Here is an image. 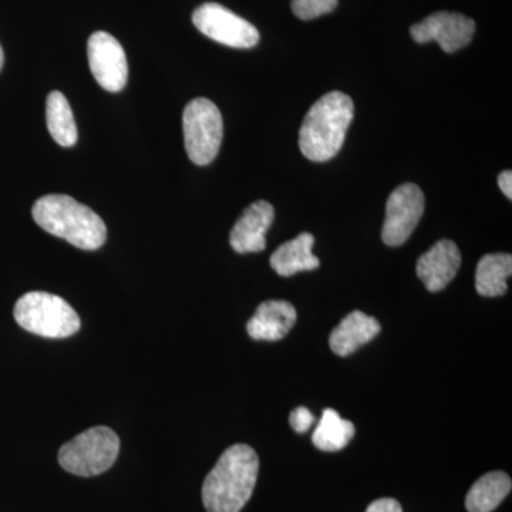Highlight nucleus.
<instances>
[{"label":"nucleus","instance_id":"ddd939ff","mask_svg":"<svg viewBox=\"0 0 512 512\" xmlns=\"http://www.w3.org/2000/svg\"><path fill=\"white\" fill-rule=\"evenodd\" d=\"M296 309L292 303L286 301H266L256 309V313L249 319L248 335L255 340L276 342L284 339L293 326H295Z\"/></svg>","mask_w":512,"mask_h":512},{"label":"nucleus","instance_id":"aec40b11","mask_svg":"<svg viewBox=\"0 0 512 512\" xmlns=\"http://www.w3.org/2000/svg\"><path fill=\"white\" fill-rule=\"evenodd\" d=\"M338 2L339 0H292L291 9L296 18L312 20L332 13Z\"/></svg>","mask_w":512,"mask_h":512},{"label":"nucleus","instance_id":"9d476101","mask_svg":"<svg viewBox=\"0 0 512 512\" xmlns=\"http://www.w3.org/2000/svg\"><path fill=\"white\" fill-rule=\"evenodd\" d=\"M476 33V22L461 13L437 12L412 26L414 42H437L446 53H456L470 45Z\"/></svg>","mask_w":512,"mask_h":512},{"label":"nucleus","instance_id":"423d86ee","mask_svg":"<svg viewBox=\"0 0 512 512\" xmlns=\"http://www.w3.org/2000/svg\"><path fill=\"white\" fill-rule=\"evenodd\" d=\"M184 143L188 157L197 165H208L220 153L224 121L220 109L208 99H194L183 114Z\"/></svg>","mask_w":512,"mask_h":512},{"label":"nucleus","instance_id":"f257e3e1","mask_svg":"<svg viewBox=\"0 0 512 512\" xmlns=\"http://www.w3.org/2000/svg\"><path fill=\"white\" fill-rule=\"evenodd\" d=\"M259 458L254 448L235 444L222 453L202 485L207 512H239L254 493Z\"/></svg>","mask_w":512,"mask_h":512},{"label":"nucleus","instance_id":"2eb2a0df","mask_svg":"<svg viewBox=\"0 0 512 512\" xmlns=\"http://www.w3.org/2000/svg\"><path fill=\"white\" fill-rule=\"evenodd\" d=\"M315 237L309 232H302L292 241L285 242L271 256V266L276 274L292 276L303 271L318 269L320 261L313 255Z\"/></svg>","mask_w":512,"mask_h":512},{"label":"nucleus","instance_id":"412c9836","mask_svg":"<svg viewBox=\"0 0 512 512\" xmlns=\"http://www.w3.org/2000/svg\"><path fill=\"white\" fill-rule=\"evenodd\" d=\"M289 423L296 433H306L315 423V416L306 407H296L289 416Z\"/></svg>","mask_w":512,"mask_h":512},{"label":"nucleus","instance_id":"f8f14e48","mask_svg":"<svg viewBox=\"0 0 512 512\" xmlns=\"http://www.w3.org/2000/svg\"><path fill=\"white\" fill-rule=\"evenodd\" d=\"M275 210L269 202L256 201L242 212L229 235V244L238 254L264 251L266 232L274 222Z\"/></svg>","mask_w":512,"mask_h":512},{"label":"nucleus","instance_id":"6e6552de","mask_svg":"<svg viewBox=\"0 0 512 512\" xmlns=\"http://www.w3.org/2000/svg\"><path fill=\"white\" fill-rule=\"evenodd\" d=\"M423 191L419 185L406 183L390 194L386 204V218L382 229V239L389 247H400L416 229L424 214Z\"/></svg>","mask_w":512,"mask_h":512},{"label":"nucleus","instance_id":"5701e85b","mask_svg":"<svg viewBox=\"0 0 512 512\" xmlns=\"http://www.w3.org/2000/svg\"><path fill=\"white\" fill-rule=\"evenodd\" d=\"M498 187L501 188L505 197L508 200L512 198V173L510 170H505L503 173L498 175Z\"/></svg>","mask_w":512,"mask_h":512},{"label":"nucleus","instance_id":"b1692460","mask_svg":"<svg viewBox=\"0 0 512 512\" xmlns=\"http://www.w3.org/2000/svg\"><path fill=\"white\" fill-rule=\"evenodd\" d=\"M3 62H5V56H3L2 46H0V70H2Z\"/></svg>","mask_w":512,"mask_h":512},{"label":"nucleus","instance_id":"f03ea898","mask_svg":"<svg viewBox=\"0 0 512 512\" xmlns=\"http://www.w3.org/2000/svg\"><path fill=\"white\" fill-rule=\"evenodd\" d=\"M355 116V104L348 94L330 92L311 107L299 131L303 156L315 163L332 160L342 150Z\"/></svg>","mask_w":512,"mask_h":512},{"label":"nucleus","instance_id":"4468645a","mask_svg":"<svg viewBox=\"0 0 512 512\" xmlns=\"http://www.w3.org/2000/svg\"><path fill=\"white\" fill-rule=\"evenodd\" d=\"M380 330H382V326H380L379 320L373 316L360 311L349 313L333 329L329 339L330 349L338 356L352 355L360 346L375 339Z\"/></svg>","mask_w":512,"mask_h":512},{"label":"nucleus","instance_id":"6ab92c4d","mask_svg":"<svg viewBox=\"0 0 512 512\" xmlns=\"http://www.w3.org/2000/svg\"><path fill=\"white\" fill-rule=\"evenodd\" d=\"M355 436V426L352 421L342 419L333 409H326L313 431V446L322 451L343 450Z\"/></svg>","mask_w":512,"mask_h":512},{"label":"nucleus","instance_id":"0eeeda50","mask_svg":"<svg viewBox=\"0 0 512 512\" xmlns=\"http://www.w3.org/2000/svg\"><path fill=\"white\" fill-rule=\"evenodd\" d=\"M192 23L202 35L234 49H252L259 43L258 29L220 3L198 6L192 13Z\"/></svg>","mask_w":512,"mask_h":512},{"label":"nucleus","instance_id":"7ed1b4c3","mask_svg":"<svg viewBox=\"0 0 512 512\" xmlns=\"http://www.w3.org/2000/svg\"><path fill=\"white\" fill-rule=\"evenodd\" d=\"M32 214L40 228L84 251L99 249L106 242L104 221L92 208L69 195L50 194L39 198Z\"/></svg>","mask_w":512,"mask_h":512},{"label":"nucleus","instance_id":"1a4fd4ad","mask_svg":"<svg viewBox=\"0 0 512 512\" xmlns=\"http://www.w3.org/2000/svg\"><path fill=\"white\" fill-rule=\"evenodd\" d=\"M87 57L96 82L111 93L126 87L128 64L126 52L116 37L106 32H96L87 42Z\"/></svg>","mask_w":512,"mask_h":512},{"label":"nucleus","instance_id":"20e7f679","mask_svg":"<svg viewBox=\"0 0 512 512\" xmlns=\"http://www.w3.org/2000/svg\"><path fill=\"white\" fill-rule=\"evenodd\" d=\"M13 315L20 328L43 338H69L80 329L77 312L53 293H25L16 302Z\"/></svg>","mask_w":512,"mask_h":512},{"label":"nucleus","instance_id":"dca6fc26","mask_svg":"<svg viewBox=\"0 0 512 512\" xmlns=\"http://www.w3.org/2000/svg\"><path fill=\"white\" fill-rule=\"evenodd\" d=\"M512 481L503 471H493L478 478L468 491L466 508L468 512H493L511 493Z\"/></svg>","mask_w":512,"mask_h":512},{"label":"nucleus","instance_id":"9b49d317","mask_svg":"<svg viewBox=\"0 0 512 512\" xmlns=\"http://www.w3.org/2000/svg\"><path fill=\"white\" fill-rule=\"evenodd\" d=\"M460 266V249L450 239H441L420 256L416 272L427 291L440 292L456 278Z\"/></svg>","mask_w":512,"mask_h":512},{"label":"nucleus","instance_id":"39448f33","mask_svg":"<svg viewBox=\"0 0 512 512\" xmlns=\"http://www.w3.org/2000/svg\"><path fill=\"white\" fill-rule=\"evenodd\" d=\"M119 453V436L109 427H93L60 448L59 464L74 476L94 477L110 470Z\"/></svg>","mask_w":512,"mask_h":512},{"label":"nucleus","instance_id":"4be33fe9","mask_svg":"<svg viewBox=\"0 0 512 512\" xmlns=\"http://www.w3.org/2000/svg\"><path fill=\"white\" fill-rule=\"evenodd\" d=\"M366 512H403L402 505L394 498H380L367 507Z\"/></svg>","mask_w":512,"mask_h":512},{"label":"nucleus","instance_id":"f3484780","mask_svg":"<svg viewBox=\"0 0 512 512\" xmlns=\"http://www.w3.org/2000/svg\"><path fill=\"white\" fill-rule=\"evenodd\" d=\"M512 274L510 254H488L478 262L476 291L485 298H495L507 292V281Z\"/></svg>","mask_w":512,"mask_h":512},{"label":"nucleus","instance_id":"a211bd4d","mask_svg":"<svg viewBox=\"0 0 512 512\" xmlns=\"http://www.w3.org/2000/svg\"><path fill=\"white\" fill-rule=\"evenodd\" d=\"M47 130L59 146L73 147L77 143L76 120L72 107L63 93L52 92L46 101Z\"/></svg>","mask_w":512,"mask_h":512}]
</instances>
